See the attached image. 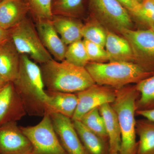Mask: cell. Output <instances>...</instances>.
I'll return each mask as SVG.
<instances>
[{"mask_svg":"<svg viewBox=\"0 0 154 154\" xmlns=\"http://www.w3.org/2000/svg\"><path fill=\"white\" fill-rule=\"evenodd\" d=\"M22 99L27 114L43 116L48 99L41 69L26 54H20L19 72L13 82Z\"/></svg>","mask_w":154,"mask_h":154,"instance_id":"cell-1","label":"cell"},{"mask_svg":"<svg viewBox=\"0 0 154 154\" xmlns=\"http://www.w3.org/2000/svg\"><path fill=\"white\" fill-rule=\"evenodd\" d=\"M47 91L76 94L96 84L88 71L66 60L53 59L40 64Z\"/></svg>","mask_w":154,"mask_h":154,"instance_id":"cell-2","label":"cell"},{"mask_svg":"<svg viewBox=\"0 0 154 154\" xmlns=\"http://www.w3.org/2000/svg\"><path fill=\"white\" fill-rule=\"evenodd\" d=\"M116 98L110 104L120 126L121 143L119 154H136L137 148L135 119L136 102L140 93L131 85L115 89Z\"/></svg>","mask_w":154,"mask_h":154,"instance_id":"cell-3","label":"cell"},{"mask_svg":"<svg viewBox=\"0 0 154 154\" xmlns=\"http://www.w3.org/2000/svg\"><path fill=\"white\" fill-rule=\"evenodd\" d=\"M96 84L115 89L123 88L154 75L137 64L126 62H90L85 67Z\"/></svg>","mask_w":154,"mask_h":154,"instance_id":"cell-4","label":"cell"},{"mask_svg":"<svg viewBox=\"0 0 154 154\" xmlns=\"http://www.w3.org/2000/svg\"><path fill=\"white\" fill-rule=\"evenodd\" d=\"M10 32L11 39L20 54H26L40 64L53 59L42 43L35 24L30 18L26 17Z\"/></svg>","mask_w":154,"mask_h":154,"instance_id":"cell-5","label":"cell"},{"mask_svg":"<svg viewBox=\"0 0 154 154\" xmlns=\"http://www.w3.org/2000/svg\"><path fill=\"white\" fill-rule=\"evenodd\" d=\"M90 17L107 30L117 34L124 29H132L128 11L117 0H88Z\"/></svg>","mask_w":154,"mask_h":154,"instance_id":"cell-6","label":"cell"},{"mask_svg":"<svg viewBox=\"0 0 154 154\" xmlns=\"http://www.w3.org/2000/svg\"><path fill=\"white\" fill-rule=\"evenodd\" d=\"M33 146V154H67L56 134L50 116L45 113L38 124L20 127Z\"/></svg>","mask_w":154,"mask_h":154,"instance_id":"cell-7","label":"cell"},{"mask_svg":"<svg viewBox=\"0 0 154 154\" xmlns=\"http://www.w3.org/2000/svg\"><path fill=\"white\" fill-rule=\"evenodd\" d=\"M129 42L134 63L146 71L154 73V33L150 29L134 30L124 29L120 32Z\"/></svg>","mask_w":154,"mask_h":154,"instance_id":"cell-8","label":"cell"},{"mask_svg":"<svg viewBox=\"0 0 154 154\" xmlns=\"http://www.w3.org/2000/svg\"><path fill=\"white\" fill-rule=\"evenodd\" d=\"M75 94L78 105L72 121H80L90 110L104 104H111L116 98L115 89L96 84Z\"/></svg>","mask_w":154,"mask_h":154,"instance_id":"cell-9","label":"cell"},{"mask_svg":"<svg viewBox=\"0 0 154 154\" xmlns=\"http://www.w3.org/2000/svg\"><path fill=\"white\" fill-rule=\"evenodd\" d=\"M32 144L17 122L0 125V154H33Z\"/></svg>","mask_w":154,"mask_h":154,"instance_id":"cell-10","label":"cell"},{"mask_svg":"<svg viewBox=\"0 0 154 154\" xmlns=\"http://www.w3.org/2000/svg\"><path fill=\"white\" fill-rule=\"evenodd\" d=\"M49 114L58 138L67 154H88L72 119L60 113Z\"/></svg>","mask_w":154,"mask_h":154,"instance_id":"cell-11","label":"cell"},{"mask_svg":"<svg viewBox=\"0 0 154 154\" xmlns=\"http://www.w3.org/2000/svg\"><path fill=\"white\" fill-rule=\"evenodd\" d=\"M26 114L24 104L14 84L8 82L0 90V125L17 122Z\"/></svg>","mask_w":154,"mask_h":154,"instance_id":"cell-12","label":"cell"},{"mask_svg":"<svg viewBox=\"0 0 154 154\" xmlns=\"http://www.w3.org/2000/svg\"><path fill=\"white\" fill-rule=\"evenodd\" d=\"M35 25L42 43L52 57L58 61L65 60L67 45L58 34L51 20H38Z\"/></svg>","mask_w":154,"mask_h":154,"instance_id":"cell-13","label":"cell"},{"mask_svg":"<svg viewBox=\"0 0 154 154\" xmlns=\"http://www.w3.org/2000/svg\"><path fill=\"white\" fill-rule=\"evenodd\" d=\"M20 54L11 38L0 44V76L12 82L19 72Z\"/></svg>","mask_w":154,"mask_h":154,"instance_id":"cell-14","label":"cell"},{"mask_svg":"<svg viewBox=\"0 0 154 154\" xmlns=\"http://www.w3.org/2000/svg\"><path fill=\"white\" fill-rule=\"evenodd\" d=\"M29 8L24 0L0 1V27L9 30L27 17Z\"/></svg>","mask_w":154,"mask_h":154,"instance_id":"cell-15","label":"cell"},{"mask_svg":"<svg viewBox=\"0 0 154 154\" xmlns=\"http://www.w3.org/2000/svg\"><path fill=\"white\" fill-rule=\"evenodd\" d=\"M46 92L48 99L45 113H60L72 119L78 105L76 94L48 91Z\"/></svg>","mask_w":154,"mask_h":154,"instance_id":"cell-16","label":"cell"},{"mask_svg":"<svg viewBox=\"0 0 154 154\" xmlns=\"http://www.w3.org/2000/svg\"><path fill=\"white\" fill-rule=\"evenodd\" d=\"M105 48L109 62L134 63L132 50L128 41L122 36L107 30Z\"/></svg>","mask_w":154,"mask_h":154,"instance_id":"cell-17","label":"cell"},{"mask_svg":"<svg viewBox=\"0 0 154 154\" xmlns=\"http://www.w3.org/2000/svg\"><path fill=\"white\" fill-rule=\"evenodd\" d=\"M99 112L105 123L108 138L110 154H119L121 143L120 126L115 111L110 104H105L99 107Z\"/></svg>","mask_w":154,"mask_h":154,"instance_id":"cell-18","label":"cell"},{"mask_svg":"<svg viewBox=\"0 0 154 154\" xmlns=\"http://www.w3.org/2000/svg\"><path fill=\"white\" fill-rule=\"evenodd\" d=\"M54 27L66 45L83 38L84 23L81 19L61 16H53L51 20Z\"/></svg>","mask_w":154,"mask_h":154,"instance_id":"cell-19","label":"cell"},{"mask_svg":"<svg viewBox=\"0 0 154 154\" xmlns=\"http://www.w3.org/2000/svg\"><path fill=\"white\" fill-rule=\"evenodd\" d=\"M88 154H110L109 142L88 129L80 121H72Z\"/></svg>","mask_w":154,"mask_h":154,"instance_id":"cell-20","label":"cell"},{"mask_svg":"<svg viewBox=\"0 0 154 154\" xmlns=\"http://www.w3.org/2000/svg\"><path fill=\"white\" fill-rule=\"evenodd\" d=\"M136 132L139 137L136 154H154V123L146 119L137 120Z\"/></svg>","mask_w":154,"mask_h":154,"instance_id":"cell-21","label":"cell"},{"mask_svg":"<svg viewBox=\"0 0 154 154\" xmlns=\"http://www.w3.org/2000/svg\"><path fill=\"white\" fill-rule=\"evenodd\" d=\"M87 1L88 0H53V15L80 19L85 15Z\"/></svg>","mask_w":154,"mask_h":154,"instance_id":"cell-22","label":"cell"},{"mask_svg":"<svg viewBox=\"0 0 154 154\" xmlns=\"http://www.w3.org/2000/svg\"><path fill=\"white\" fill-rule=\"evenodd\" d=\"M140 96L136 102V110L154 108V75L135 85Z\"/></svg>","mask_w":154,"mask_h":154,"instance_id":"cell-23","label":"cell"},{"mask_svg":"<svg viewBox=\"0 0 154 154\" xmlns=\"http://www.w3.org/2000/svg\"><path fill=\"white\" fill-rule=\"evenodd\" d=\"M107 29L96 20L89 17L84 24L82 35L83 38L105 48Z\"/></svg>","mask_w":154,"mask_h":154,"instance_id":"cell-24","label":"cell"},{"mask_svg":"<svg viewBox=\"0 0 154 154\" xmlns=\"http://www.w3.org/2000/svg\"><path fill=\"white\" fill-rule=\"evenodd\" d=\"M80 121L92 132L108 141L105 123L100 114L99 107L90 110L82 117Z\"/></svg>","mask_w":154,"mask_h":154,"instance_id":"cell-25","label":"cell"},{"mask_svg":"<svg viewBox=\"0 0 154 154\" xmlns=\"http://www.w3.org/2000/svg\"><path fill=\"white\" fill-rule=\"evenodd\" d=\"M65 60L76 66L84 68L90 62L82 39L69 45Z\"/></svg>","mask_w":154,"mask_h":154,"instance_id":"cell-26","label":"cell"},{"mask_svg":"<svg viewBox=\"0 0 154 154\" xmlns=\"http://www.w3.org/2000/svg\"><path fill=\"white\" fill-rule=\"evenodd\" d=\"M29 8V13L34 22L41 20H51L53 0H24Z\"/></svg>","mask_w":154,"mask_h":154,"instance_id":"cell-27","label":"cell"},{"mask_svg":"<svg viewBox=\"0 0 154 154\" xmlns=\"http://www.w3.org/2000/svg\"><path fill=\"white\" fill-rule=\"evenodd\" d=\"M129 14L131 19L150 28L154 24V0H143Z\"/></svg>","mask_w":154,"mask_h":154,"instance_id":"cell-28","label":"cell"},{"mask_svg":"<svg viewBox=\"0 0 154 154\" xmlns=\"http://www.w3.org/2000/svg\"><path fill=\"white\" fill-rule=\"evenodd\" d=\"M82 40L90 62L104 63L109 61V56L105 48L84 38Z\"/></svg>","mask_w":154,"mask_h":154,"instance_id":"cell-29","label":"cell"},{"mask_svg":"<svg viewBox=\"0 0 154 154\" xmlns=\"http://www.w3.org/2000/svg\"><path fill=\"white\" fill-rule=\"evenodd\" d=\"M123 7L128 11V13L132 12L136 8L140 3L135 0H117Z\"/></svg>","mask_w":154,"mask_h":154,"instance_id":"cell-30","label":"cell"},{"mask_svg":"<svg viewBox=\"0 0 154 154\" xmlns=\"http://www.w3.org/2000/svg\"><path fill=\"white\" fill-rule=\"evenodd\" d=\"M136 115L142 116L146 119L154 123V108L149 110H136Z\"/></svg>","mask_w":154,"mask_h":154,"instance_id":"cell-31","label":"cell"},{"mask_svg":"<svg viewBox=\"0 0 154 154\" xmlns=\"http://www.w3.org/2000/svg\"><path fill=\"white\" fill-rule=\"evenodd\" d=\"M10 38V30H6L0 27V44Z\"/></svg>","mask_w":154,"mask_h":154,"instance_id":"cell-32","label":"cell"},{"mask_svg":"<svg viewBox=\"0 0 154 154\" xmlns=\"http://www.w3.org/2000/svg\"><path fill=\"white\" fill-rule=\"evenodd\" d=\"M8 83V82H6L5 80L3 78H2V77L0 76V90H1L2 88H3V87L6 84Z\"/></svg>","mask_w":154,"mask_h":154,"instance_id":"cell-33","label":"cell"},{"mask_svg":"<svg viewBox=\"0 0 154 154\" xmlns=\"http://www.w3.org/2000/svg\"><path fill=\"white\" fill-rule=\"evenodd\" d=\"M149 28H150V29H151V30H152L153 31L154 33V24L153 25H152L151 27Z\"/></svg>","mask_w":154,"mask_h":154,"instance_id":"cell-34","label":"cell"},{"mask_svg":"<svg viewBox=\"0 0 154 154\" xmlns=\"http://www.w3.org/2000/svg\"><path fill=\"white\" fill-rule=\"evenodd\" d=\"M135 1H136V2H137L138 3L140 4V3H141L143 1V0H135Z\"/></svg>","mask_w":154,"mask_h":154,"instance_id":"cell-35","label":"cell"},{"mask_svg":"<svg viewBox=\"0 0 154 154\" xmlns=\"http://www.w3.org/2000/svg\"><path fill=\"white\" fill-rule=\"evenodd\" d=\"M0 1H1V0H0Z\"/></svg>","mask_w":154,"mask_h":154,"instance_id":"cell-36","label":"cell"},{"mask_svg":"<svg viewBox=\"0 0 154 154\" xmlns=\"http://www.w3.org/2000/svg\"></svg>","mask_w":154,"mask_h":154,"instance_id":"cell-37","label":"cell"}]
</instances>
